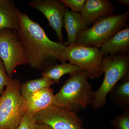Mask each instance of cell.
I'll return each mask as SVG.
<instances>
[{
	"label": "cell",
	"mask_w": 129,
	"mask_h": 129,
	"mask_svg": "<svg viewBox=\"0 0 129 129\" xmlns=\"http://www.w3.org/2000/svg\"><path fill=\"white\" fill-rule=\"evenodd\" d=\"M17 13L19 28L16 30V34L28 64L32 68L41 71L55 64L66 47L65 44L51 40L39 23L18 8Z\"/></svg>",
	"instance_id": "1"
},
{
	"label": "cell",
	"mask_w": 129,
	"mask_h": 129,
	"mask_svg": "<svg viewBox=\"0 0 129 129\" xmlns=\"http://www.w3.org/2000/svg\"><path fill=\"white\" fill-rule=\"evenodd\" d=\"M88 79L85 70L70 76L55 95L53 105L76 114L91 105L95 98V91L92 90Z\"/></svg>",
	"instance_id": "2"
},
{
	"label": "cell",
	"mask_w": 129,
	"mask_h": 129,
	"mask_svg": "<svg viewBox=\"0 0 129 129\" xmlns=\"http://www.w3.org/2000/svg\"><path fill=\"white\" fill-rule=\"evenodd\" d=\"M129 11L113 14L98 19L90 27L80 33L76 44L100 48L119 30L128 26Z\"/></svg>",
	"instance_id": "3"
},
{
	"label": "cell",
	"mask_w": 129,
	"mask_h": 129,
	"mask_svg": "<svg viewBox=\"0 0 129 129\" xmlns=\"http://www.w3.org/2000/svg\"><path fill=\"white\" fill-rule=\"evenodd\" d=\"M102 69L104 79L100 88L95 91V98L91 104L92 108L95 109L106 106L109 93L120 80L129 73L128 54L104 56Z\"/></svg>",
	"instance_id": "4"
},
{
	"label": "cell",
	"mask_w": 129,
	"mask_h": 129,
	"mask_svg": "<svg viewBox=\"0 0 129 129\" xmlns=\"http://www.w3.org/2000/svg\"><path fill=\"white\" fill-rule=\"evenodd\" d=\"M21 85L18 79H12L0 96V129H17L26 112Z\"/></svg>",
	"instance_id": "5"
},
{
	"label": "cell",
	"mask_w": 129,
	"mask_h": 129,
	"mask_svg": "<svg viewBox=\"0 0 129 129\" xmlns=\"http://www.w3.org/2000/svg\"><path fill=\"white\" fill-rule=\"evenodd\" d=\"M104 56L99 48L81 45L66 46L58 61L69 63L78 66L86 72L88 78L94 80L103 74L102 61Z\"/></svg>",
	"instance_id": "6"
},
{
	"label": "cell",
	"mask_w": 129,
	"mask_h": 129,
	"mask_svg": "<svg viewBox=\"0 0 129 129\" xmlns=\"http://www.w3.org/2000/svg\"><path fill=\"white\" fill-rule=\"evenodd\" d=\"M0 57L5 64L7 75L11 79L16 67L28 64L16 30L8 29H0Z\"/></svg>",
	"instance_id": "7"
},
{
	"label": "cell",
	"mask_w": 129,
	"mask_h": 129,
	"mask_svg": "<svg viewBox=\"0 0 129 129\" xmlns=\"http://www.w3.org/2000/svg\"><path fill=\"white\" fill-rule=\"evenodd\" d=\"M36 124L48 125L53 129H85L83 119L64 108L52 105L34 116Z\"/></svg>",
	"instance_id": "8"
},
{
	"label": "cell",
	"mask_w": 129,
	"mask_h": 129,
	"mask_svg": "<svg viewBox=\"0 0 129 129\" xmlns=\"http://www.w3.org/2000/svg\"><path fill=\"white\" fill-rule=\"evenodd\" d=\"M28 5L43 14L50 27L55 32L58 42L64 44L62 29L67 8L61 0H33Z\"/></svg>",
	"instance_id": "9"
},
{
	"label": "cell",
	"mask_w": 129,
	"mask_h": 129,
	"mask_svg": "<svg viewBox=\"0 0 129 129\" xmlns=\"http://www.w3.org/2000/svg\"><path fill=\"white\" fill-rule=\"evenodd\" d=\"M115 9L114 4L108 0H86L80 12L85 30L101 18L114 14Z\"/></svg>",
	"instance_id": "10"
},
{
	"label": "cell",
	"mask_w": 129,
	"mask_h": 129,
	"mask_svg": "<svg viewBox=\"0 0 129 129\" xmlns=\"http://www.w3.org/2000/svg\"><path fill=\"white\" fill-rule=\"evenodd\" d=\"M103 56L124 55L129 52V28L125 27L111 37L100 49Z\"/></svg>",
	"instance_id": "11"
},
{
	"label": "cell",
	"mask_w": 129,
	"mask_h": 129,
	"mask_svg": "<svg viewBox=\"0 0 129 129\" xmlns=\"http://www.w3.org/2000/svg\"><path fill=\"white\" fill-rule=\"evenodd\" d=\"M54 90L50 87L35 92L25 99L26 112L34 116L37 113L53 104Z\"/></svg>",
	"instance_id": "12"
},
{
	"label": "cell",
	"mask_w": 129,
	"mask_h": 129,
	"mask_svg": "<svg viewBox=\"0 0 129 129\" xmlns=\"http://www.w3.org/2000/svg\"><path fill=\"white\" fill-rule=\"evenodd\" d=\"M63 25L67 34V41L64 44L67 46L75 45L80 33L85 30L80 13L69 11L67 8L64 13Z\"/></svg>",
	"instance_id": "13"
},
{
	"label": "cell",
	"mask_w": 129,
	"mask_h": 129,
	"mask_svg": "<svg viewBox=\"0 0 129 129\" xmlns=\"http://www.w3.org/2000/svg\"><path fill=\"white\" fill-rule=\"evenodd\" d=\"M19 28L17 8L13 0H0V29L18 30Z\"/></svg>",
	"instance_id": "14"
},
{
	"label": "cell",
	"mask_w": 129,
	"mask_h": 129,
	"mask_svg": "<svg viewBox=\"0 0 129 129\" xmlns=\"http://www.w3.org/2000/svg\"><path fill=\"white\" fill-rule=\"evenodd\" d=\"M119 81L109 93V98L123 111L129 110V73Z\"/></svg>",
	"instance_id": "15"
},
{
	"label": "cell",
	"mask_w": 129,
	"mask_h": 129,
	"mask_svg": "<svg viewBox=\"0 0 129 129\" xmlns=\"http://www.w3.org/2000/svg\"><path fill=\"white\" fill-rule=\"evenodd\" d=\"M83 69L70 63H62L61 64H54L46 67L42 72V77L52 80L56 84H59L60 79L63 75H74L83 71Z\"/></svg>",
	"instance_id": "16"
},
{
	"label": "cell",
	"mask_w": 129,
	"mask_h": 129,
	"mask_svg": "<svg viewBox=\"0 0 129 129\" xmlns=\"http://www.w3.org/2000/svg\"><path fill=\"white\" fill-rule=\"evenodd\" d=\"M55 84V82L52 80L44 77L31 80L21 85V94L25 99L35 92L44 88L50 87Z\"/></svg>",
	"instance_id": "17"
},
{
	"label": "cell",
	"mask_w": 129,
	"mask_h": 129,
	"mask_svg": "<svg viewBox=\"0 0 129 129\" xmlns=\"http://www.w3.org/2000/svg\"><path fill=\"white\" fill-rule=\"evenodd\" d=\"M111 122L116 129H129V110L115 116Z\"/></svg>",
	"instance_id": "18"
},
{
	"label": "cell",
	"mask_w": 129,
	"mask_h": 129,
	"mask_svg": "<svg viewBox=\"0 0 129 129\" xmlns=\"http://www.w3.org/2000/svg\"><path fill=\"white\" fill-rule=\"evenodd\" d=\"M12 79L7 75L5 64L0 57V96L4 92L5 88Z\"/></svg>",
	"instance_id": "19"
},
{
	"label": "cell",
	"mask_w": 129,
	"mask_h": 129,
	"mask_svg": "<svg viewBox=\"0 0 129 129\" xmlns=\"http://www.w3.org/2000/svg\"><path fill=\"white\" fill-rule=\"evenodd\" d=\"M36 124L34 116L26 112L16 129H34Z\"/></svg>",
	"instance_id": "20"
},
{
	"label": "cell",
	"mask_w": 129,
	"mask_h": 129,
	"mask_svg": "<svg viewBox=\"0 0 129 129\" xmlns=\"http://www.w3.org/2000/svg\"><path fill=\"white\" fill-rule=\"evenodd\" d=\"M67 8H69L74 12H80L86 0H61Z\"/></svg>",
	"instance_id": "21"
},
{
	"label": "cell",
	"mask_w": 129,
	"mask_h": 129,
	"mask_svg": "<svg viewBox=\"0 0 129 129\" xmlns=\"http://www.w3.org/2000/svg\"><path fill=\"white\" fill-rule=\"evenodd\" d=\"M34 129H53L48 125L44 124H36Z\"/></svg>",
	"instance_id": "22"
},
{
	"label": "cell",
	"mask_w": 129,
	"mask_h": 129,
	"mask_svg": "<svg viewBox=\"0 0 129 129\" xmlns=\"http://www.w3.org/2000/svg\"><path fill=\"white\" fill-rule=\"evenodd\" d=\"M116 1L122 5H124L127 7H129V0H116Z\"/></svg>",
	"instance_id": "23"
}]
</instances>
